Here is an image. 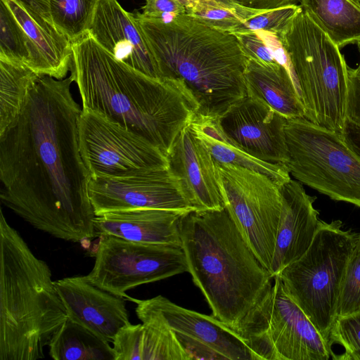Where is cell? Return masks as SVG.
<instances>
[{"mask_svg":"<svg viewBox=\"0 0 360 360\" xmlns=\"http://www.w3.org/2000/svg\"><path fill=\"white\" fill-rule=\"evenodd\" d=\"M30 40L37 57V72L57 79L65 78L72 59V43L43 29L15 0H2Z\"/></svg>","mask_w":360,"mask_h":360,"instance_id":"24","label":"cell"},{"mask_svg":"<svg viewBox=\"0 0 360 360\" xmlns=\"http://www.w3.org/2000/svg\"><path fill=\"white\" fill-rule=\"evenodd\" d=\"M88 191L96 216L132 209L197 210L169 167L127 176H91Z\"/></svg>","mask_w":360,"mask_h":360,"instance_id":"13","label":"cell"},{"mask_svg":"<svg viewBox=\"0 0 360 360\" xmlns=\"http://www.w3.org/2000/svg\"><path fill=\"white\" fill-rule=\"evenodd\" d=\"M70 76L82 110L138 134L167 156L199 109L179 80L148 76L116 59L88 32L72 44Z\"/></svg>","mask_w":360,"mask_h":360,"instance_id":"2","label":"cell"},{"mask_svg":"<svg viewBox=\"0 0 360 360\" xmlns=\"http://www.w3.org/2000/svg\"><path fill=\"white\" fill-rule=\"evenodd\" d=\"M340 134L346 144L360 159V124L347 117Z\"/></svg>","mask_w":360,"mask_h":360,"instance_id":"38","label":"cell"},{"mask_svg":"<svg viewBox=\"0 0 360 360\" xmlns=\"http://www.w3.org/2000/svg\"><path fill=\"white\" fill-rule=\"evenodd\" d=\"M282 209L270 273L274 278L307 250L321 219L314 206L316 198L290 179L281 186Z\"/></svg>","mask_w":360,"mask_h":360,"instance_id":"18","label":"cell"},{"mask_svg":"<svg viewBox=\"0 0 360 360\" xmlns=\"http://www.w3.org/2000/svg\"><path fill=\"white\" fill-rule=\"evenodd\" d=\"M0 59L25 65L37 72L34 47L22 26L2 0H0Z\"/></svg>","mask_w":360,"mask_h":360,"instance_id":"29","label":"cell"},{"mask_svg":"<svg viewBox=\"0 0 360 360\" xmlns=\"http://www.w3.org/2000/svg\"><path fill=\"white\" fill-rule=\"evenodd\" d=\"M86 278L98 287L129 300L126 292L188 271L181 245L145 243L102 234Z\"/></svg>","mask_w":360,"mask_h":360,"instance_id":"11","label":"cell"},{"mask_svg":"<svg viewBox=\"0 0 360 360\" xmlns=\"http://www.w3.org/2000/svg\"><path fill=\"white\" fill-rule=\"evenodd\" d=\"M219 191L231 217L269 271L280 222V186L254 170L215 161Z\"/></svg>","mask_w":360,"mask_h":360,"instance_id":"10","label":"cell"},{"mask_svg":"<svg viewBox=\"0 0 360 360\" xmlns=\"http://www.w3.org/2000/svg\"><path fill=\"white\" fill-rule=\"evenodd\" d=\"M174 333L179 343L188 355L190 360L226 359L224 356L204 342L179 332L174 331Z\"/></svg>","mask_w":360,"mask_h":360,"instance_id":"36","label":"cell"},{"mask_svg":"<svg viewBox=\"0 0 360 360\" xmlns=\"http://www.w3.org/2000/svg\"><path fill=\"white\" fill-rule=\"evenodd\" d=\"M189 124L215 161L260 172L271 179L278 186L291 179L285 165L273 164L254 158L230 140L220 128L218 118L195 115Z\"/></svg>","mask_w":360,"mask_h":360,"instance_id":"23","label":"cell"},{"mask_svg":"<svg viewBox=\"0 0 360 360\" xmlns=\"http://www.w3.org/2000/svg\"><path fill=\"white\" fill-rule=\"evenodd\" d=\"M299 4L340 49L360 42L358 0H300Z\"/></svg>","mask_w":360,"mask_h":360,"instance_id":"25","label":"cell"},{"mask_svg":"<svg viewBox=\"0 0 360 360\" xmlns=\"http://www.w3.org/2000/svg\"><path fill=\"white\" fill-rule=\"evenodd\" d=\"M186 14L216 30L233 33L262 10L241 6L234 0H194L186 5Z\"/></svg>","mask_w":360,"mask_h":360,"instance_id":"28","label":"cell"},{"mask_svg":"<svg viewBox=\"0 0 360 360\" xmlns=\"http://www.w3.org/2000/svg\"><path fill=\"white\" fill-rule=\"evenodd\" d=\"M238 4L257 10H272L298 5L300 0H234Z\"/></svg>","mask_w":360,"mask_h":360,"instance_id":"39","label":"cell"},{"mask_svg":"<svg viewBox=\"0 0 360 360\" xmlns=\"http://www.w3.org/2000/svg\"><path fill=\"white\" fill-rule=\"evenodd\" d=\"M39 75L25 65L0 59V134L18 117Z\"/></svg>","mask_w":360,"mask_h":360,"instance_id":"27","label":"cell"},{"mask_svg":"<svg viewBox=\"0 0 360 360\" xmlns=\"http://www.w3.org/2000/svg\"><path fill=\"white\" fill-rule=\"evenodd\" d=\"M141 13L148 18L164 19L185 14L186 9L181 0H146Z\"/></svg>","mask_w":360,"mask_h":360,"instance_id":"35","label":"cell"},{"mask_svg":"<svg viewBox=\"0 0 360 360\" xmlns=\"http://www.w3.org/2000/svg\"><path fill=\"white\" fill-rule=\"evenodd\" d=\"M169 168L180 179L197 210L225 207L218 185L215 160L190 124L179 134L167 155Z\"/></svg>","mask_w":360,"mask_h":360,"instance_id":"19","label":"cell"},{"mask_svg":"<svg viewBox=\"0 0 360 360\" xmlns=\"http://www.w3.org/2000/svg\"><path fill=\"white\" fill-rule=\"evenodd\" d=\"M68 318L112 342L117 333L131 324L123 297L106 291L85 276L54 281Z\"/></svg>","mask_w":360,"mask_h":360,"instance_id":"16","label":"cell"},{"mask_svg":"<svg viewBox=\"0 0 360 360\" xmlns=\"http://www.w3.org/2000/svg\"><path fill=\"white\" fill-rule=\"evenodd\" d=\"M233 330L254 360H328L335 354L278 276Z\"/></svg>","mask_w":360,"mask_h":360,"instance_id":"8","label":"cell"},{"mask_svg":"<svg viewBox=\"0 0 360 360\" xmlns=\"http://www.w3.org/2000/svg\"><path fill=\"white\" fill-rule=\"evenodd\" d=\"M112 343L115 360H190L174 331L156 323H131Z\"/></svg>","mask_w":360,"mask_h":360,"instance_id":"22","label":"cell"},{"mask_svg":"<svg viewBox=\"0 0 360 360\" xmlns=\"http://www.w3.org/2000/svg\"><path fill=\"white\" fill-rule=\"evenodd\" d=\"M347 117L360 124V71L348 66Z\"/></svg>","mask_w":360,"mask_h":360,"instance_id":"37","label":"cell"},{"mask_svg":"<svg viewBox=\"0 0 360 360\" xmlns=\"http://www.w3.org/2000/svg\"><path fill=\"white\" fill-rule=\"evenodd\" d=\"M68 318L47 263L0 212V360H37Z\"/></svg>","mask_w":360,"mask_h":360,"instance_id":"5","label":"cell"},{"mask_svg":"<svg viewBox=\"0 0 360 360\" xmlns=\"http://www.w3.org/2000/svg\"><path fill=\"white\" fill-rule=\"evenodd\" d=\"M330 342L345 349L343 354H334L333 359L360 360V311L337 316L331 328Z\"/></svg>","mask_w":360,"mask_h":360,"instance_id":"31","label":"cell"},{"mask_svg":"<svg viewBox=\"0 0 360 360\" xmlns=\"http://www.w3.org/2000/svg\"><path fill=\"white\" fill-rule=\"evenodd\" d=\"M360 311V235L349 258L338 302L337 316Z\"/></svg>","mask_w":360,"mask_h":360,"instance_id":"32","label":"cell"},{"mask_svg":"<svg viewBox=\"0 0 360 360\" xmlns=\"http://www.w3.org/2000/svg\"><path fill=\"white\" fill-rule=\"evenodd\" d=\"M290 174L330 199L360 207V159L340 134L306 118L285 125Z\"/></svg>","mask_w":360,"mask_h":360,"instance_id":"9","label":"cell"},{"mask_svg":"<svg viewBox=\"0 0 360 360\" xmlns=\"http://www.w3.org/2000/svg\"><path fill=\"white\" fill-rule=\"evenodd\" d=\"M180 211L160 209H132L96 216L97 236L110 235L127 240L145 243L181 245Z\"/></svg>","mask_w":360,"mask_h":360,"instance_id":"20","label":"cell"},{"mask_svg":"<svg viewBox=\"0 0 360 360\" xmlns=\"http://www.w3.org/2000/svg\"><path fill=\"white\" fill-rule=\"evenodd\" d=\"M160 77L179 80L197 101L196 115L219 118L247 96L248 58L236 36L185 14L164 19L134 13Z\"/></svg>","mask_w":360,"mask_h":360,"instance_id":"3","label":"cell"},{"mask_svg":"<svg viewBox=\"0 0 360 360\" xmlns=\"http://www.w3.org/2000/svg\"><path fill=\"white\" fill-rule=\"evenodd\" d=\"M359 1H360V0H358Z\"/></svg>","mask_w":360,"mask_h":360,"instance_id":"40","label":"cell"},{"mask_svg":"<svg viewBox=\"0 0 360 360\" xmlns=\"http://www.w3.org/2000/svg\"><path fill=\"white\" fill-rule=\"evenodd\" d=\"M55 360H115L112 347L86 327L68 318L49 345Z\"/></svg>","mask_w":360,"mask_h":360,"instance_id":"26","label":"cell"},{"mask_svg":"<svg viewBox=\"0 0 360 360\" xmlns=\"http://www.w3.org/2000/svg\"><path fill=\"white\" fill-rule=\"evenodd\" d=\"M43 29L60 39H67L53 25L50 0H15Z\"/></svg>","mask_w":360,"mask_h":360,"instance_id":"34","label":"cell"},{"mask_svg":"<svg viewBox=\"0 0 360 360\" xmlns=\"http://www.w3.org/2000/svg\"><path fill=\"white\" fill-rule=\"evenodd\" d=\"M278 35L300 92L305 118L341 134L347 118L349 86L348 65L340 49L300 6Z\"/></svg>","mask_w":360,"mask_h":360,"instance_id":"6","label":"cell"},{"mask_svg":"<svg viewBox=\"0 0 360 360\" xmlns=\"http://www.w3.org/2000/svg\"><path fill=\"white\" fill-rule=\"evenodd\" d=\"M98 0H50L53 26L72 44L89 32Z\"/></svg>","mask_w":360,"mask_h":360,"instance_id":"30","label":"cell"},{"mask_svg":"<svg viewBox=\"0 0 360 360\" xmlns=\"http://www.w3.org/2000/svg\"><path fill=\"white\" fill-rule=\"evenodd\" d=\"M244 82L247 96L262 101L286 119L305 118L300 94L285 66L248 59Z\"/></svg>","mask_w":360,"mask_h":360,"instance_id":"21","label":"cell"},{"mask_svg":"<svg viewBox=\"0 0 360 360\" xmlns=\"http://www.w3.org/2000/svg\"><path fill=\"white\" fill-rule=\"evenodd\" d=\"M287 120L262 101L246 96L218 118V122L224 134L249 155L285 165Z\"/></svg>","mask_w":360,"mask_h":360,"instance_id":"14","label":"cell"},{"mask_svg":"<svg viewBox=\"0 0 360 360\" xmlns=\"http://www.w3.org/2000/svg\"><path fill=\"white\" fill-rule=\"evenodd\" d=\"M78 136L90 176H127L169 167L158 146L96 112L82 109Z\"/></svg>","mask_w":360,"mask_h":360,"instance_id":"12","label":"cell"},{"mask_svg":"<svg viewBox=\"0 0 360 360\" xmlns=\"http://www.w3.org/2000/svg\"><path fill=\"white\" fill-rule=\"evenodd\" d=\"M179 229L193 283L212 315L234 329L271 286L274 278L225 207L186 212Z\"/></svg>","mask_w":360,"mask_h":360,"instance_id":"4","label":"cell"},{"mask_svg":"<svg viewBox=\"0 0 360 360\" xmlns=\"http://www.w3.org/2000/svg\"><path fill=\"white\" fill-rule=\"evenodd\" d=\"M136 304L138 318L161 324L209 345L229 360H254L245 340L232 328L212 315L177 305L162 295L146 300L129 297Z\"/></svg>","mask_w":360,"mask_h":360,"instance_id":"15","label":"cell"},{"mask_svg":"<svg viewBox=\"0 0 360 360\" xmlns=\"http://www.w3.org/2000/svg\"><path fill=\"white\" fill-rule=\"evenodd\" d=\"M89 33L116 59L153 77H160L153 55L136 22L117 0H98Z\"/></svg>","mask_w":360,"mask_h":360,"instance_id":"17","label":"cell"},{"mask_svg":"<svg viewBox=\"0 0 360 360\" xmlns=\"http://www.w3.org/2000/svg\"><path fill=\"white\" fill-rule=\"evenodd\" d=\"M72 82L70 75H39L18 117L0 134V199L35 229L79 243L97 234Z\"/></svg>","mask_w":360,"mask_h":360,"instance_id":"1","label":"cell"},{"mask_svg":"<svg viewBox=\"0 0 360 360\" xmlns=\"http://www.w3.org/2000/svg\"><path fill=\"white\" fill-rule=\"evenodd\" d=\"M358 237L343 229L340 220H321L307 250L276 275L292 300L330 343L346 267Z\"/></svg>","mask_w":360,"mask_h":360,"instance_id":"7","label":"cell"},{"mask_svg":"<svg viewBox=\"0 0 360 360\" xmlns=\"http://www.w3.org/2000/svg\"><path fill=\"white\" fill-rule=\"evenodd\" d=\"M290 6L272 10H262L245 21L234 32L264 31L278 34L299 8Z\"/></svg>","mask_w":360,"mask_h":360,"instance_id":"33","label":"cell"}]
</instances>
